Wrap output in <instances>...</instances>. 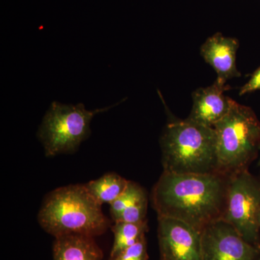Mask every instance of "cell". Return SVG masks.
<instances>
[{"label":"cell","mask_w":260,"mask_h":260,"mask_svg":"<svg viewBox=\"0 0 260 260\" xmlns=\"http://www.w3.org/2000/svg\"><path fill=\"white\" fill-rule=\"evenodd\" d=\"M259 164H260V160H259Z\"/></svg>","instance_id":"cell-19"},{"label":"cell","mask_w":260,"mask_h":260,"mask_svg":"<svg viewBox=\"0 0 260 260\" xmlns=\"http://www.w3.org/2000/svg\"><path fill=\"white\" fill-rule=\"evenodd\" d=\"M203 260H260V246L248 242L224 220L210 224L202 232Z\"/></svg>","instance_id":"cell-7"},{"label":"cell","mask_w":260,"mask_h":260,"mask_svg":"<svg viewBox=\"0 0 260 260\" xmlns=\"http://www.w3.org/2000/svg\"><path fill=\"white\" fill-rule=\"evenodd\" d=\"M213 128L219 172L232 176L249 170L260 152V121L254 111L233 100L230 111Z\"/></svg>","instance_id":"cell-4"},{"label":"cell","mask_w":260,"mask_h":260,"mask_svg":"<svg viewBox=\"0 0 260 260\" xmlns=\"http://www.w3.org/2000/svg\"><path fill=\"white\" fill-rule=\"evenodd\" d=\"M230 176L162 172L150 200L158 217L182 220L200 232L223 220Z\"/></svg>","instance_id":"cell-1"},{"label":"cell","mask_w":260,"mask_h":260,"mask_svg":"<svg viewBox=\"0 0 260 260\" xmlns=\"http://www.w3.org/2000/svg\"><path fill=\"white\" fill-rule=\"evenodd\" d=\"M239 42L220 32L208 38L200 48V54L217 73L216 81L226 84L228 80L241 76L237 68Z\"/></svg>","instance_id":"cell-10"},{"label":"cell","mask_w":260,"mask_h":260,"mask_svg":"<svg viewBox=\"0 0 260 260\" xmlns=\"http://www.w3.org/2000/svg\"><path fill=\"white\" fill-rule=\"evenodd\" d=\"M102 207L85 184L61 186L45 197L38 213V221L54 238L67 235L95 237L110 226Z\"/></svg>","instance_id":"cell-2"},{"label":"cell","mask_w":260,"mask_h":260,"mask_svg":"<svg viewBox=\"0 0 260 260\" xmlns=\"http://www.w3.org/2000/svg\"><path fill=\"white\" fill-rule=\"evenodd\" d=\"M256 220H257L258 225H259L260 228V208L259 210H258L257 214H256Z\"/></svg>","instance_id":"cell-18"},{"label":"cell","mask_w":260,"mask_h":260,"mask_svg":"<svg viewBox=\"0 0 260 260\" xmlns=\"http://www.w3.org/2000/svg\"><path fill=\"white\" fill-rule=\"evenodd\" d=\"M114 106L90 111L81 103L76 105L51 103L37 133L46 156L74 153L90 135L94 116Z\"/></svg>","instance_id":"cell-5"},{"label":"cell","mask_w":260,"mask_h":260,"mask_svg":"<svg viewBox=\"0 0 260 260\" xmlns=\"http://www.w3.org/2000/svg\"><path fill=\"white\" fill-rule=\"evenodd\" d=\"M164 172L176 174L219 172L216 135L213 127L172 119L160 138Z\"/></svg>","instance_id":"cell-3"},{"label":"cell","mask_w":260,"mask_h":260,"mask_svg":"<svg viewBox=\"0 0 260 260\" xmlns=\"http://www.w3.org/2000/svg\"><path fill=\"white\" fill-rule=\"evenodd\" d=\"M259 208L260 178L249 170L230 176L223 220L256 246H260V228L256 220Z\"/></svg>","instance_id":"cell-6"},{"label":"cell","mask_w":260,"mask_h":260,"mask_svg":"<svg viewBox=\"0 0 260 260\" xmlns=\"http://www.w3.org/2000/svg\"><path fill=\"white\" fill-rule=\"evenodd\" d=\"M260 89V68L251 75L250 80L241 88L239 95L251 93Z\"/></svg>","instance_id":"cell-17"},{"label":"cell","mask_w":260,"mask_h":260,"mask_svg":"<svg viewBox=\"0 0 260 260\" xmlns=\"http://www.w3.org/2000/svg\"><path fill=\"white\" fill-rule=\"evenodd\" d=\"M54 260H102L103 253L94 237L67 235L55 238Z\"/></svg>","instance_id":"cell-11"},{"label":"cell","mask_w":260,"mask_h":260,"mask_svg":"<svg viewBox=\"0 0 260 260\" xmlns=\"http://www.w3.org/2000/svg\"><path fill=\"white\" fill-rule=\"evenodd\" d=\"M147 195L144 188L138 183L129 181L124 191L110 204V213L115 222L120 214L136 200Z\"/></svg>","instance_id":"cell-14"},{"label":"cell","mask_w":260,"mask_h":260,"mask_svg":"<svg viewBox=\"0 0 260 260\" xmlns=\"http://www.w3.org/2000/svg\"><path fill=\"white\" fill-rule=\"evenodd\" d=\"M148 195L136 200L129 205L119 215L115 222H126V223H141L147 221L148 213ZM114 222V223H115Z\"/></svg>","instance_id":"cell-15"},{"label":"cell","mask_w":260,"mask_h":260,"mask_svg":"<svg viewBox=\"0 0 260 260\" xmlns=\"http://www.w3.org/2000/svg\"><path fill=\"white\" fill-rule=\"evenodd\" d=\"M148 255L147 252V242L145 237L133 246L121 251L115 257L109 260H148Z\"/></svg>","instance_id":"cell-16"},{"label":"cell","mask_w":260,"mask_h":260,"mask_svg":"<svg viewBox=\"0 0 260 260\" xmlns=\"http://www.w3.org/2000/svg\"><path fill=\"white\" fill-rule=\"evenodd\" d=\"M128 182L129 180L116 173H108L85 186L99 204L110 205L124 191Z\"/></svg>","instance_id":"cell-12"},{"label":"cell","mask_w":260,"mask_h":260,"mask_svg":"<svg viewBox=\"0 0 260 260\" xmlns=\"http://www.w3.org/2000/svg\"><path fill=\"white\" fill-rule=\"evenodd\" d=\"M160 260H203L202 232L169 217H158Z\"/></svg>","instance_id":"cell-8"},{"label":"cell","mask_w":260,"mask_h":260,"mask_svg":"<svg viewBox=\"0 0 260 260\" xmlns=\"http://www.w3.org/2000/svg\"><path fill=\"white\" fill-rule=\"evenodd\" d=\"M229 89V85L215 80L210 86L195 90L192 94V108L186 119L201 125L214 127L226 116L232 107L233 99L224 94Z\"/></svg>","instance_id":"cell-9"},{"label":"cell","mask_w":260,"mask_h":260,"mask_svg":"<svg viewBox=\"0 0 260 260\" xmlns=\"http://www.w3.org/2000/svg\"><path fill=\"white\" fill-rule=\"evenodd\" d=\"M148 231V220L141 223L115 222L112 226L114 241L110 253V259L115 257L124 249L139 242L142 238L145 237V233Z\"/></svg>","instance_id":"cell-13"}]
</instances>
